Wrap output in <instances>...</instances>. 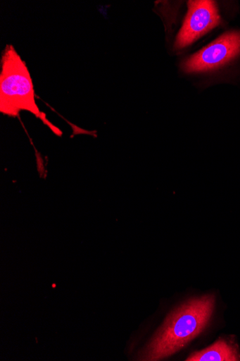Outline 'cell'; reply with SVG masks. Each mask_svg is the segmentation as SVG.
Listing matches in <instances>:
<instances>
[{
    "label": "cell",
    "instance_id": "1",
    "mask_svg": "<svg viewBox=\"0 0 240 361\" xmlns=\"http://www.w3.org/2000/svg\"><path fill=\"white\" fill-rule=\"evenodd\" d=\"M215 304L214 295H206L191 299L175 310L168 317L139 359L159 360L184 348L208 326Z\"/></svg>",
    "mask_w": 240,
    "mask_h": 361
},
{
    "label": "cell",
    "instance_id": "4",
    "mask_svg": "<svg viewBox=\"0 0 240 361\" xmlns=\"http://www.w3.org/2000/svg\"><path fill=\"white\" fill-rule=\"evenodd\" d=\"M188 6L187 16L177 39V49L191 45L221 23L215 1L196 0L189 1Z\"/></svg>",
    "mask_w": 240,
    "mask_h": 361
},
{
    "label": "cell",
    "instance_id": "3",
    "mask_svg": "<svg viewBox=\"0 0 240 361\" xmlns=\"http://www.w3.org/2000/svg\"><path fill=\"white\" fill-rule=\"evenodd\" d=\"M240 54V31L226 32L188 59L183 65L187 73H204L222 67Z\"/></svg>",
    "mask_w": 240,
    "mask_h": 361
},
{
    "label": "cell",
    "instance_id": "5",
    "mask_svg": "<svg viewBox=\"0 0 240 361\" xmlns=\"http://www.w3.org/2000/svg\"><path fill=\"white\" fill-rule=\"evenodd\" d=\"M187 361H238L240 354L237 348L225 340H219L211 346L192 353Z\"/></svg>",
    "mask_w": 240,
    "mask_h": 361
},
{
    "label": "cell",
    "instance_id": "2",
    "mask_svg": "<svg viewBox=\"0 0 240 361\" xmlns=\"http://www.w3.org/2000/svg\"><path fill=\"white\" fill-rule=\"evenodd\" d=\"M35 96L32 78L25 63L15 48L8 45L1 59L0 112L16 117L23 111H28L43 121L54 134L60 136L61 131L40 111Z\"/></svg>",
    "mask_w": 240,
    "mask_h": 361
}]
</instances>
